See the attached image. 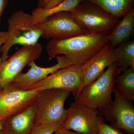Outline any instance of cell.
<instances>
[{"label": "cell", "mask_w": 134, "mask_h": 134, "mask_svg": "<svg viewBox=\"0 0 134 134\" xmlns=\"http://www.w3.org/2000/svg\"><path fill=\"white\" fill-rule=\"evenodd\" d=\"M96 4L120 19L134 8V0H85Z\"/></svg>", "instance_id": "cell-16"}, {"label": "cell", "mask_w": 134, "mask_h": 134, "mask_svg": "<svg viewBox=\"0 0 134 134\" xmlns=\"http://www.w3.org/2000/svg\"><path fill=\"white\" fill-rule=\"evenodd\" d=\"M55 58L57 63L50 67H41L36 65L35 61L30 62L28 65L30 68L28 72L20 73L8 85L15 89L25 90L57 70L73 65L69 59L64 55H58Z\"/></svg>", "instance_id": "cell-13"}, {"label": "cell", "mask_w": 134, "mask_h": 134, "mask_svg": "<svg viewBox=\"0 0 134 134\" xmlns=\"http://www.w3.org/2000/svg\"><path fill=\"white\" fill-rule=\"evenodd\" d=\"M117 62L108 67L97 79L84 86L75 100L98 110L109 108L117 76Z\"/></svg>", "instance_id": "cell-3"}, {"label": "cell", "mask_w": 134, "mask_h": 134, "mask_svg": "<svg viewBox=\"0 0 134 134\" xmlns=\"http://www.w3.org/2000/svg\"><path fill=\"white\" fill-rule=\"evenodd\" d=\"M70 94L69 92L60 89L39 91L35 103V124H52L62 127L67 118L65 102Z\"/></svg>", "instance_id": "cell-4"}, {"label": "cell", "mask_w": 134, "mask_h": 134, "mask_svg": "<svg viewBox=\"0 0 134 134\" xmlns=\"http://www.w3.org/2000/svg\"><path fill=\"white\" fill-rule=\"evenodd\" d=\"M45 39L68 38L85 32L78 25L71 12H60L50 15L36 24Z\"/></svg>", "instance_id": "cell-12"}, {"label": "cell", "mask_w": 134, "mask_h": 134, "mask_svg": "<svg viewBox=\"0 0 134 134\" xmlns=\"http://www.w3.org/2000/svg\"><path fill=\"white\" fill-rule=\"evenodd\" d=\"M3 121H0V133H1V130L2 128Z\"/></svg>", "instance_id": "cell-26"}, {"label": "cell", "mask_w": 134, "mask_h": 134, "mask_svg": "<svg viewBox=\"0 0 134 134\" xmlns=\"http://www.w3.org/2000/svg\"><path fill=\"white\" fill-rule=\"evenodd\" d=\"M70 12L77 24L86 32L109 35L120 20L97 5L86 1L80 3Z\"/></svg>", "instance_id": "cell-5"}, {"label": "cell", "mask_w": 134, "mask_h": 134, "mask_svg": "<svg viewBox=\"0 0 134 134\" xmlns=\"http://www.w3.org/2000/svg\"><path fill=\"white\" fill-rule=\"evenodd\" d=\"M39 91L24 90L9 85L0 90V121L34 105Z\"/></svg>", "instance_id": "cell-11"}, {"label": "cell", "mask_w": 134, "mask_h": 134, "mask_svg": "<svg viewBox=\"0 0 134 134\" xmlns=\"http://www.w3.org/2000/svg\"><path fill=\"white\" fill-rule=\"evenodd\" d=\"M65 0H38V7L49 9L57 6Z\"/></svg>", "instance_id": "cell-22"}, {"label": "cell", "mask_w": 134, "mask_h": 134, "mask_svg": "<svg viewBox=\"0 0 134 134\" xmlns=\"http://www.w3.org/2000/svg\"><path fill=\"white\" fill-rule=\"evenodd\" d=\"M84 1L65 0L59 5L49 9H43L38 7L32 10L31 14L34 23L37 24L54 14L64 12H71Z\"/></svg>", "instance_id": "cell-17"}, {"label": "cell", "mask_w": 134, "mask_h": 134, "mask_svg": "<svg viewBox=\"0 0 134 134\" xmlns=\"http://www.w3.org/2000/svg\"><path fill=\"white\" fill-rule=\"evenodd\" d=\"M121 52L117 62V75L128 68H134V41H126L120 45Z\"/></svg>", "instance_id": "cell-19"}, {"label": "cell", "mask_w": 134, "mask_h": 134, "mask_svg": "<svg viewBox=\"0 0 134 134\" xmlns=\"http://www.w3.org/2000/svg\"><path fill=\"white\" fill-rule=\"evenodd\" d=\"M115 88L128 100H134V68H129L124 70L115 80Z\"/></svg>", "instance_id": "cell-18"}, {"label": "cell", "mask_w": 134, "mask_h": 134, "mask_svg": "<svg viewBox=\"0 0 134 134\" xmlns=\"http://www.w3.org/2000/svg\"><path fill=\"white\" fill-rule=\"evenodd\" d=\"M114 100L109 108L99 110L100 115L114 128L127 134H134V107L133 102L121 96L116 89Z\"/></svg>", "instance_id": "cell-9"}, {"label": "cell", "mask_w": 134, "mask_h": 134, "mask_svg": "<svg viewBox=\"0 0 134 134\" xmlns=\"http://www.w3.org/2000/svg\"><path fill=\"white\" fill-rule=\"evenodd\" d=\"M35 104L21 112L3 121L2 134H30L35 125Z\"/></svg>", "instance_id": "cell-14"}, {"label": "cell", "mask_w": 134, "mask_h": 134, "mask_svg": "<svg viewBox=\"0 0 134 134\" xmlns=\"http://www.w3.org/2000/svg\"><path fill=\"white\" fill-rule=\"evenodd\" d=\"M121 52L120 45L112 48L108 43L81 65V79L76 99L83 88L95 81L107 68L119 59Z\"/></svg>", "instance_id": "cell-8"}, {"label": "cell", "mask_w": 134, "mask_h": 134, "mask_svg": "<svg viewBox=\"0 0 134 134\" xmlns=\"http://www.w3.org/2000/svg\"><path fill=\"white\" fill-rule=\"evenodd\" d=\"M134 29V9L120 20L113 31L108 35V43L115 48L126 42L133 34Z\"/></svg>", "instance_id": "cell-15"}, {"label": "cell", "mask_w": 134, "mask_h": 134, "mask_svg": "<svg viewBox=\"0 0 134 134\" xmlns=\"http://www.w3.org/2000/svg\"><path fill=\"white\" fill-rule=\"evenodd\" d=\"M43 50L41 44L23 46L0 64V90L9 84L30 62L40 57Z\"/></svg>", "instance_id": "cell-7"}, {"label": "cell", "mask_w": 134, "mask_h": 134, "mask_svg": "<svg viewBox=\"0 0 134 134\" xmlns=\"http://www.w3.org/2000/svg\"><path fill=\"white\" fill-rule=\"evenodd\" d=\"M108 35L87 32L68 38L51 40L46 46L48 59L62 55L68 58L72 65H81L108 43Z\"/></svg>", "instance_id": "cell-1"}, {"label": "cell", "mask_w": 134, "mask_h": 134, "mask_svg": "<svg viewBox=\"0 0 134 134\" xmlns=\"http://www.w3.org/2000/svg\"><path fill=\"white\" fill-rule=\"evenodd\" d=\"M104 121L98 110L75 100L67 109L66 119L61 128L82 134H98Z\"/></svg>", "instance_id": "cell-6"}, {"label": "cell", "mask_w": 134, "mask_h": 134, "mask_svg": "<svg viewBox=\"0 0 134 134\" xmlns=\"http://www.w3.org/2000/svg\"><path fill=\"white\" fill-rule=\"evenodd\" d=\"M7 38V31H0V48L3 44ZM2 62L1 58L0 57V64Z\"/></svg>", "instance_id": "cell-24"}, {"label": "cell", "mask_w": 134, "mask_h": 134, "mask_svg": "<svg viewBox=\"0 0 134 134\" xmlns=\"http://www.w3.org/2000/svg\"><path fill=\"white\" fill-rule=\"evenodd\" d=\"M98 134H127L114 128L110 125L106 124L105 121H104L100 124L99 126V131Z\"/></svg>", "instance_id": "cell-21"}, {"label": "cell", "mask_w": 134, "mask_h": 134, "mask_svg": "<svg viewBox=\"0 0 134 134\" xmlns=\"http://www.w3.org/2000/svg\"><path fill=\"white\" fill-rule=\"evenodd\" d=\"M53 134H82L76 132H73L71 130L63 129L60 128Z\"/></svg>", "instance_id": "cell-25"}, {"label": "cell", "mask_w": 134, "mask_h": 134, "mask_svg": "<svg viewBox=\"0 0 134 134\" xmlns=\"http://www.w3.org/2000/svg\"><path fill=\"white\" fill-rule=\"evenodd\" d=\"M81 79V65H74L57 70L43 80L29 86L25 90L41 91L58 89L76 95Z\"/></svg>", "instance_id": "cell-10"}, {"label": "cell", "mask_w": 134, "mask_h": 134, "mask_svg": "<svg viewBox=\"0 0 134 134\" xmlns=\"http://www.w3.org/2000/svg\"><path fill=\"white\" fill-rule=\"evenodd\" d=\"M61 127L52 124H35L30 134H53Z\"/></svg>", "instance_id": "cell-20"}, {"label": "cell", "mask_w": 134, "mask_h": 134, "mask_svg": "<svg viewBox=\"0 0 134 134\" xmlns=\"http://www.w3.org/2000/svg\"><path fill=\"white\" fill-rule=\"evenodd\" d=\"M0 134H2V133H1H1H0Z\"/></svg>", "instance_id": "cell-27"}, {"label": "cell", "mask_w": 134, "mask_h": 134, "mask_svg": "<svg viewBox=\"0 0 134 134\" xmlns=\"http://www.w3.org/2000/svg\"><path fill=\"white\" fill-rule=\"evenodd\" d=\"M8 0H0V24L1 21L2 16L4 10L7 6Z\"/></svg>", "instance_id": "cell-23"}, {"label": "cell", "mask_w": 134, "mask_h": 134, "mask_svg": "<svg viewBox=\"0 0 134 134\" xmlns=\"http://www.w3.org/2000/svg\"><path fill=\"white\" fill-rule=\"evenodd\" d=\"M7 38L0 48L2 61L9 58L10 48L15 45H34L42 36L41 30L34 24L31 14L21 10H16L8 19Z\"/></svg>", "instance_id": "cell-2"}]
</instances>
